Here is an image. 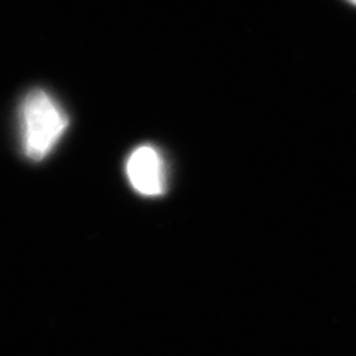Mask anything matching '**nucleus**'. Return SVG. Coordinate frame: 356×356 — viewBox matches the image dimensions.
Here are the masks:
<instances>
[{
    "instance_id": "3",
    "label": "nucleus",
    "mask_w": 356,
    "mask_h": 356,
    "mask_svg": "<svg viewBox=\"0 0 356 356\" xmlns=\"http://www.w3.org/2000/svg\"><path fill=\"white\" fill-rule=\"evenodd\" d=\"M348 2H349V3H352V5H355V6H356V0H348Z\"/></svg>"
},
{
    "instance_id": "1",
    "label": "nucleus",
    "mask_w": 356,
    "mask_h": 356,
    "mask_svg": "<svg viewBox=\"0 0 356 356\" xmlns=\"http://www.w3.org/2000/svg\"><path fill=\"white\" fill-rule=\"evenodd\" d=\"M22 152L31 161H42L60 143L69 128V116L55 99L42 89L26 95L19 110Z\"/></svg>"
},
{
    "instance_id": "2",
    "label": "nucleus",
    "mask_w": 356,
    "mask_h": 356,
    "mask_svg": "<svg viewBox=\"0 0 356 356\" xmlns=\"http://www.w3.org/2000/svg\"><path fill=\"white\" fill-rule=\"evenodd\" d=\"M127 175L134 191L147 197L161 196L168 187V174H166L163 156L149 144L137 147L129 154Z\"/></svg>"
}]
</instances>
